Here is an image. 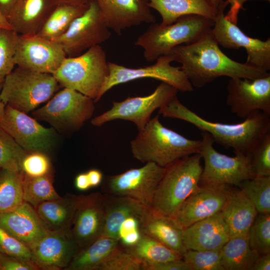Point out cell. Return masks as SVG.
Wrapping results in <instances>:
<instances>
[{
	"instance_id": "cell-39",
	"label": "cell",
	"mask_w": 270,
	"mask_h": 270,
	"mask_svg": "<svg viewBox=\"0 0 270 270\" xmlns=\"http://www.w3.org/2000/svg\"><path fill=\"white\" fill-rule=\"evenodd\" d=\"M250 246L259 255L270 253V214L258 213L248 232Z\"/></svg>"
},
{
	"instance_id": "cell-51",
	"label": "cell",
	"mask_w": 270,
	"mask_h": 270,
	"mask_svg": "<svg viewBox=\"0 0 270 270\" xmlns=\"http://www.w3.org/2000/svg\"><path fill=\"white\" fill-rule=\"evenodd\" d=\"M0 28L12 29L6 19L0 12Z\"/></svg>"
},
{
	"instance_id": "cell-10",
	"label": "cell",
	"mask_w": 270,
	"mask_h": 270,
	"mask_svg": "<svg viewBox=\"0 0 270 270\" xmlns=\"http://www.w3.org/2000/svg\"><path fill=\"white\" fill-rule=\"evenodd\" d=\"M172 62V57L170 55H167L158 58L152 65L138 68H130L108 62L109 74L96 102H98L106 92L116 86L144 78L159 80L174 87L178 91H193L194 87L180 66H172L171 63Z\"/></svg>"
},
{
	"instance_id": "cell-17",
	"label": "cell",
	"mask_w": 270,
	"mask_h": 270,
	"mask_svg": "<svg viewBox=\"0 0 270 270\" xmlns=\"http://www.w3.org/2000/svg\"><path fill=\"white\" fill-rule=\"evenodd\" d=\"M57 42L35 35L18 36L14 56L18 67L52 74L66 58Z\"/></svg>"
},
{
	"instance_id": "cell-46",
	"label": "cell",
	"mask_w": 270,
	"mask_h": 270,
	"mask_svg": "<svg viewBox=\"0 0 270 270\" xmlns=\"http://www.w3.org/2000/svg\"><path fill=\"white\" fill-rule=\"evenodd\" d=\"M270 253L259 255L251 270H270Z\"/></svg>"
},
{
	"instance_id": "cell-2",
	"label": "cell",
	"mask_w": 270,
	"mask_h": 270,
	"mask_svg": "<svg viewBox=\"0 0 270 270\" xmlns=\"http://www.w3.org/2000/svg\"><path fill=\"white\" fill-rule=\"evenodd\" d=\"M158 114L186 122L208 133L214 142L226 148L232 149L234 154H250L256 145L270 132V115L256 111L241 122L229 124L213 122L202 118L174 98L159 108Z\"/></svg>"
},
{
	"instance_id": "cell-5",
	"label": "cell",
	"mask_w": 270,
	"mask_h": 270,
	"mask_svg": "<svg viewBox=\"0 0 270 270\" xmlns=\"http://www.w3.org/2000/svg\"><path fill=\"white\" fill-rule=\"evenodd\" d=\"M202 156L196 154L180 158L165 168L155 192L152 208L172 217L198 187L202 171Z\"/></svg>"
},
{
	"instance_id": "cell-6",
	"label": "cell",
	"mask_w": 270,
	"mask_h": 270,
	"mask_svg": "<svg viewBox=\"0 0 270 270\" xmlns=\"http://www.w3.org/2000/svg\"><path fill=\"white\" fill-rule=\"evenodd\" d=\"M108 74L106 52L98 45L79 56L66 57L52 75L60 86L76 90L95 102Z\"/></svg>"
},
{
	"instance_id": "cell-16",
	"label": "cell",
	"mask_w": 270,
	"mask_h": 270,
	"mask_svg": "<svg viewBox=\"0 0 270 270\" xmlns=\"http://www.w3.org/2000/svg\"><path fill=\"white\" fill-rule=\"evenodd\" d=\"M226 104L232 113L244 119L256 111L270 115V74L253 80L230 78Z\"/></svg>"
},
{
	"instance_id": "cell-4",
	"label": "cell",
	"mask_w": 270,
	"mask_h": 270,
	"mask_svg": "<svg viewBox=\"0 0 270 270\" xmlns=\"http://www.w3.org/2000/svg\"><path fill=\"white\" fill-rule=\"evenodd\" d=\"M214 24V20L195 14L181 17L168 25L156 22L137 38L134 44L144 50L146 60L154 62L169 55L177 46L196 40Z\"/></svg>"
},
{
	"instance_id": "cell-15",
	"label": "cell",
	"mask_w": 270,
	"mask_h": 270,
	"mask_svg": "<svg viewBox=\"0 0 270 270\" xmlns=\"http://www.w3.org/2000/svg\"><path fill=\"white\" fill-rule=\"evenodd\" d=\"M165 168L153 162L131 168L108 179V188L112 194L134 198L146 206L151 207L157 187Z\"/></svg>"
},
{
	"instance_id": "cell-7",
	"label": "cell",
	"mask_w": 270,
	"mask_h": 270,
	"mask_svg": "<svg viewBox=\"0 0 270 270\" xmlns=\"http://www.w3.org/2000/svg\"><path fill=\"white\" fill-rule=\"evenodd\" d=\"M60 86L52 74L18 66L6 77L0 99L6 106L28 114L50 100Z\"/></svg>"
},
{
	"instance_id": "cell-22",
	"label": "cell",
	"mask_w": 270,
	"mask_h": 270,
	"mask_svg": "<svg viewBox=\"0 0 270 270\" xmlns=\"http://www.w3.org/2000/svg\"><path fill=\"white\" fill-rule=\"evenodd\" d=\"M230 238L228 228L220 212L184 229L186 250H220Z\"/></svg>"
},
{
	"instance_id": "cell-52",
	"label": "cell",
	"mask_w": 270,
	"mask_h": 270,
	"mask_svg": "<svg viewBox=\"0 0 270 270\" xmlns=\"http://www.w3.org/2000/svg\"><path fill=\"white\" fill-rule=\"evenodd\" d=\"M2 84H0V90L2 86ZM5 108L6 105L0 99V122L4 115Z\"/></svg>"
},
{
	"instance_id": "cell-11",
	"label": "cell",
	"mask_w": 270,
	"mask_h": 270,
	"mask_svg": "<svg viewBox=\"0 0 270 270\" xmlns=\"http://www.w3.org/2000/svg\"><path fill=\"white\" fill-rule=\"evenodd\" d=\"M178 92L174 87L162 82L148 96L130 97L122 102H114L110 110L94 118L91 123L100 126L110 121L122 120L132 122L138 130H141L150 121L153 112L168 103L177 96Z\"/></svg>"
},
{
	"instance_id": "cell-21",
	"label": "cell",
	"mask_w": 270,
	"mask_h": 270,
	"mask_svg": "<svg viewBox=\"0 0 270 270\" xmlns=\"http://www.w3.org/2000/svg\"><path fill=\"white\" fill-rule=\"evenodd\" d=\"M110 29L120 35L126 28L156 19L148 0H96Z\"/></svg>"
},
{
	"instance_id": "cell-30",
	"label": "cell",
	"mask_w": 270,
	"mask_h": 270,
	"mask_svg": "<svg viewBox=\"0 0 270 270\" xmlns=\"http://www.w3.org/2000/svg\"><path fill=\"white\" fill-rule=\"evenodd\" d=\"M224 270H251L259 254L250 246L248 234L232 236L220 249Z\"/></svg>"
},
{
	"instance_id": "cell-23",
	"label": "cell",
	"mask_w": 270,
	"mask_h": 270,
	"mask_svg": "<svg viewBox=\"0 0 270 270\" xmlns=\"http://www.w3.org/2000/svg\"><path fill=\"white\" fill-rule=\"evenodd\" d=\"M0 226L29 248L48 230L35 208L25 202L12 211L0 214Z\"/></svg>"
},
{
	"instance_id": "cell-33",
	"label": "cell",
	"mask_w": 270,
	"mask_h": 270,
	"mask_svg": "<svg viewBox=\"0 0 270 270\" xmlns=\"http://www.w3.org/2000/svg\"><path fill=\"white\" fill-rule=\"evenodd\" d=\"M23 173L1 169L0 171V214L12 211L23 199Z\"/></svg>"
},
{
	"instance_id": "cell-44",
	"label": "cell",
	"mask_w": 270,
	"mask_h": 270,
	"mask_svg": "<svg viewBox=\"0 0 270 270\" xmlns=\"http://www.w3.org/2000/svg\"><path fill=\"white\" fill-rule=\"evenodd\" d=\"M21 172L30 177L45 176L52 172L50 160L44 152L27 153L22 162Z\"/></svg>"
},
{
	"instance_id": "cell-9",
	"label": "cell",
	"mask_w": 270,
	"mask_h": 270,
	"mask_svg": "<svg viewBox=\"0 0 270 270\" xmlns=\"http://www.w3.org/2000/svg\"><path fill=\"white\" fill-rule=\"evenodd\" d=\"M94 102L93 99L76 90L64 88L32 114L36 120L48 122L54 130L76 131L92 116Z\"/></svg>"
},
{
	"instance_id": "cell-3",
	"label": "cell",
	"mask_w": 270,
	"mask_h": 270,
	"mask_svg": "<svg viewBox=\"0 0 270 270\" xmlns=\"http://www.w3.org/2000/svg\"><path fill=\"white\" fill-rule=\"evenodd\" d=\"M158 114L130 142L134 157L143 163L153 162L166 168L175 161L200 154L201 140H191L163 126Z\"/></svg>"
},
{
	"instance_id": "cell-47",
	"label": "cell",
	"mask_w": 270,
	"mask_h": 270,
	"mask_svg": "<svg viewBox=\"0 0 270 270\" xmlns=\"http://www.w3.org/2000/svg\"><path fill=\"white\" fill-rule=\"evenodd\" d=\"M76 188L79 190L85 191L91 188L86 172L78 174L74 180Z\"/></svg>"
},
{
	"instance_id": "cell-53",
	"label": "cell",
	"mask_w": 270,
	"mask_h": 270,
	"mask_svg": "<svg viewBox=\"0 0 270 270\" xmlns=\"http://www.w3.org/2000/svg\"><path fill=\"white\" fill-rule=\"evenodd\" d=\"M216 6L218 7L220 4L224 0H212Z\"/></svg>"
},
{
	"instance_id": "cell-8",
	"label": "cell",
	"mask_w": 270,
	"mask_h": 270,
	"mask_svg": "<svg viewBox=\"0 0 270 270\" xmlns=\"http://www.w3.org/2000/svg\"><path fill=\"white\" fill-rule=\"evenodd\" d=\"M202 136L200 154L204 160V168L200 184L202 186L238 185L256 175L251 164L250 154H236L230 156L216 151L212 136L205 132Z\"/></svg>"
},
{
	"instance_id": "cell-20",
	"label": "cell",
	"mask_w": 270,
	"mask_h": 270,
	"mask_svg": "<svg viewBox=\"0 0 270 270\" xmlns=\"http://www.w3.org/2000/svg\"><path fill=\"white\" fill-rule=\"evenodd\" d=\"M30 248L35 264L44 270H65L80 250L70 231L48 230Z\"/></svg>"
},
{
	"instance_id": "cell-34",
	"label": "cell",
	"mask_w": 270,
	"mask_h": 270,
	"mask_svg": "<svg viewBox=\"0 0 270 270\" xmlns=\"http://www.w3.org/2000/svg\"><path fill=\"white\" fill-rule=\"evenodd\" d=\"M126 248L142 264L182 259L181 256L154 238L144 234L136 245Z\"/></svg>"
},
{
	"instance_id": "cell-12",
	"label": "cell",
	"mask_w": 270,
	"mask_h": 270,
	"mask_svg": "<svg viewBox=\"0 0 270 270\" xmlns=\"http://www.w3.org/2000/svg\"><path fill=\"white\" fill-rule=\"evenodd\" d=\"M110 30L96 0H89L84 12L64 34L52 40L62 46L67 57H74L107 41L112 35Z\"/></svg>"
},
{
	"instance_id": "cell-19",
	"label": "cell",
	"mask_w": 270,
	"mask_h": 270,
	"mask_svg": "<svg viewBox=\"0 0 270 270\" xmlns=\"http://www.w3.org/2000/svg\"><path fill=\"white\" fill-rule=\"evenodd\" d=\"M106 198L98 192L80 195L70 231L80 249L102 236Z\"/></svg>"
},
{
	"instance_id": "cell-48",
	"label": "cell",
	"mask_w": 270,
	"mask_h": 270,
	"mask_svg": "<svg viewBox=\"0 0 270 270\" xmlns=\"http://www.w3.org/2000/svg\"><path fill=\"white\" fill-rule=\"evenodd\" d=\"M86 174L91 188L96 187L100 184L103 178L101 171L97 169H91L86 172Z\"/></svg>"
},
{
	"instance_id": "cell-54",
	"label": "cell",
	"mask_w": 270,
	"mask_h": 270,
	"mask_svg": "<svg viewBox=\"0 0 270 270\" xmlns=\"http://www.w3.org/2000/svg\"><path fill=\"white\" fill-rule=\"evenodd\" d=\"M268 0V1H270V0Z\"/></svg>"
},
{
	"instance_id": "cell-37",
	"label": "cell",
	"mask_w": 270,
	"mask_h": 270,
	"mask_svg": "<svg viewBox=\"0 0 270 270\" xmlns=\"http://www.w3.org/2000/svg\"><path fill=\"white\" fill-rule=\"evenodd\" d=\"M27 152L0 126V168L21 172Z\"/></svg>"
},
{
	"instance_id": "cell-36",
	"label": "cell",
	"mask_w": 270,
	"mask_h": 270,
	"mask_svg": "<svg viewBox=\"0 0 270 270\" xmlns=\"http://www.w3.org/2000/svg\"><path fill=\"white\" fill-rule=\"evenodd\" d=\"M259 214H270V176H255L238 186Z\"/></svg>"
},
{
	"instance_id": "cell-35",
	"label": "cell",
	"mask_w": 270,
	"mask_h": 270,
	"mask_svg": "<svg viewBox=\"0 0 270 270\" xmlns=\"http://www.w3.org/2000/svg\"><path fill=\"white\" fill-rule=\"evenodd\" d=\"M53 182L52 172L38 177L28 176L23 173L24 201L35 208L44 202L60 198L53 186Z\"/></svg>"
},
{
	"instance_id": "cell-31",
	"label": "cell",
	"mask_w": 270,
	"mask_h": 270,
	"mask_svg": "<svg viewBox=\"0 0 270 270\" xmlns=\"http://www.w3.org/2000/svg\"><path fill=\"white\" fill-rule=\"evenodd\" d=\"M118 244V240L102 236L80 249L65 270H98Z\"/></svg>"
},
{
	"instance_id": "cell-40",
	"label": "cell",
	"mask_w": 270,
	"mask_h": 270,
	"mask_svg": "<svg viewBox=\"0 0 270 270\" xmlns=\"http://www.w3.org/2000/svg\"><path fill=\"white\" fill-rule=\"evenodd\" d=\"M182 260L190 266L191 270H224L221 264L220 249L187 250Z\"/></svg>"
},
{
	"instance_id": "cell-1",
	"label": "cell",
	"mask_w": 270,
	"mask_h": 270,
	"mask_svg": "<svg viewBox=\"0 0 270 270\" xmlns=\"http://www.w3.org/2000/svg\"><path fill=\"white\" fill-rule=\"evenodd\" d=\"M211 29L193 42L175 47L169 54L180 64L193 87L202 88L221 76L253 80L270 74L226 55Z\"/></svg>"
},
{
	"instance_id": "cell-29",
	"label": "cell",
	"mask_w": 270,
	"mask_h": 270,
	"mask_svg": "<svg viewBox=\"0 0 270 270\" xmlns=\"http://www.w3.org/2000/svg\"><path fill=\"white\" fill-rule=\"evenodd\" d=\"M147 207L128 196H118L106 198L104 224L102 236L118 240V233L123 222L130 216H142Z\"/></svg>"
},
{
	"instance_id": "cell-13",
	"label": "cell",
	"mask_w": 270,
	"mask_h": 270,
	"mask_svg": "<svg viewBox=\"0 0 270 270\" xmlns=\"http://www.w3.org/2000/svg\"><path fill=\"white\" fill-rule=\"evenodd\" d=\"M229 3L222 1L214 19L211 32L219 45L226 48H244L247 54L245 63L254 68L268 72L270 70V38L262 40L246 34L224 14Z\"/></svg>"
},
{
	"instance_id": "cell-27",
	"label": "cell",
	"mask_w": 270,
	"mask_h": 270,
	"mask_svg": "<svg viewBox=\"0 0 270 270\" xmlns=\"http://www.w3.org/2000/svg\"><path fill=\"white\" fill-rule=\"evenodd\" d=\"M149 6L162 18L161 24H172L181 17L198 15L214 20L218 7L212 0H148Z\"/></svg>"
},
{
	"instance_id": "cell-50",
	"label": "cell",
	"mask_w": 270,
	"mask_h": 270,
	"mask_svg": "<svg viewBox=\"0 0 270 270\" xmlns=\"http://www.w3.org/2000/svg\"><path fill=\"white\" fill-rule=\"evenodd\" d=\"M58 4H68L75 5H83L87 4L89 0H56Z\"/></svg>"
},
{
	"instance_id": "cell-42",
	"label": "cell",
	"mask_w": 270,
	"mask_h": 270,
	"mask_svg": "<svg viewBox=\"0 0 270 270\" xmlns=\"http://www.w3.org/2000/svg\"><path fill=\"white\" fill-rule=\"evenodd\" d=\"M0 252L18 260L31 262L36 266L30 248L10 234L0 226Z\"/></svg>"
},
{
	"instance_id": "cell-38",
	"label": "cell",
	"mask_w": 270,
	"mask_h": 270,
	"mask_svg": "<svg viewBox=\"0 0 270 270\" xmlns=\"http://www.w3.org/2000/svg\"><path fill=\"white\" fill-rule=\"evenodd\" d=\"M19 34L12 29L0 28V84L14 66V56Z\"/></svg>"
},
{
	"instance_id": "cell-26",
	"label": "cell",
	"mask_w": 270,
	"mask_h": 270,
	"mask_svg": "<svg viewBox=\"0 0 270 270\" xmlns=\"http://www.w3.org/2000/svg\"><path fill=\"white\" fill-rule=\"evenodd\" d=\"M220 212L228 228L230 238L248 234L258 214L253 203L240 189L231 188Z\"/></svg>"
},
{
	"instance_id": "cell-43",
	"label": "cell",
	"mask_w": 270,
	"mask_h": 270,
	"mask_svg": "<svg viewBox=\"0 0 270 270\" xmlns=\"http://www.w3.org/2000/svg\"><path fill=\"white\" fill-rule=\"evenodd\" d=\"M250 156L256 176H270V132L258 142Z\"/></svg>"
},
{
	"instance_id": "cell-18",
	"label": "cell",
	"mask_w": 270,
	"mask_h": 270,
	"mask_svg": "<svg viewBox=\"0 0 270 270\" xmlns=\"http://www.w3.org/2000/svg\"><path fill=\"white\" fill-rule=\"evenodd\" d=\"M230 187V185L202 186L182 202L172 216L183 229L221 211Z\"/></svg>"
},
{
	"instance_id": "cell-24",
	"label": "cell",
	"mask_w": 270,
	"mask_h": 270,
	"mask_svg": "<svg viewBox=\"0 0 270 270\" xmlns=\"http://www.w3.org/2000/svg\"><path fill=\"white\" fill-rule=\"evenodd\" d=\"M56 4V0H18L6 19L18 34L35 35Z\"/></svg>"
},
{
	"instance_id": "cell-55",
	"label": "cell",
	"mask_w": 270,
	"mask_h": 270,
	"mask_svg": "<svg viewBox=\"0 0 270 270\" xmlns=\"http://www.w3.org/2000/svg\"></svg>"
},
{
	"instance_id": "cell-28",
	"label": "cell",
	"mask_w": 270,
	"mask_h": 270,
	"mask_svg": "<svg viewBox=\"0 0 270 270\" xmlns=\"http://www.w3.org/2000/svg\"><path fill=\"white\" fill-rule=\"evenodd\" d=\"M80 197L68 193L63 197L44 202L34 208L47 230L70 231Z\"/></svg>"
},
{
	"instance_id": "cell-14",
	"label": "cell",
	"mask_w": 270,
	"mask_h": 270,
	"mask_svg": "<svg viewBox=\"0 0 270 270\" xmlns=\"http://www.w3.org/2000/svg\"><path fill=\"white\" fill-rule=\"evenodd\" d=\"M0 126L27 153H46L56 143V133L54 128H45L27 114L8 106H6Z\"/></svg>"
},
{
	"instance_id": "cell-25",
	"label": "cell",
	"mask_w": 270,
	"mask_h": 270,
	"mask_svg": "<svg viewBox=\"0 0 270 270\" xmlns=\"http://www.w3.org/2000/svg\"><path fill=\"white\" fill-rule=\"evenodd\" d=\"M142 234L150 236L182 257L186 251L183 240L184 229L170 216L147 207L140 222Z\"/></svg>"
},
{
	"instance_id": "cell-45",
	"label": "cell",
	"mask_w": 270,
	"mask_h": 270,
	"mask_svg": "<svg viewBox=\"0 0 270 270\" xmlns=\"http://www.w3.org/2000/svg\"><path fill=\"white\" fill-rule=\"evenodd\" d=\"M142 270H191L182 259L165 262L142 264Z\"/></svg>"
},
{
	"instance_id": "cell-49",
	"label": "cell",
	"mask_w": 270,
	"mask_h": 270,
	"mask_svg": "<svg viewBox=\"0 0 270 270\" xmlns=\"http://www.w3.org/2000/svg\"><path fill=\"white\" fill-rule=\"evenodd\" d=\"M18 0H0V12L6 18Z\"/></svg>"
},
{
	"instance_id": "cell-41",
	"label": "cell",
	"mask_w": 270,
	"mask_h": 270,
	"mask_svg": "<svg viewBox=\"0 0 270 270\" xmlns=\"http://www.w3.org/2000/svg\"><path fill=\"white\" fill-rule=\"evenodd\" d=\"M142 266L140 260L119 244L102 264L98 270H142Z\"/></svg>"
},
{
	"instance_id": "cell-32",
	"label": "cell",
	"mask_w": 270,
	"mask_h": 270,
	"mask_svg": "<svg viewBox=\"0 0 270 270\" xmlns=\"http://www.w3.org/2000/svg\"><path fill=\"white\" fill-rule=\"evenodd\" d=\"M88 2L83 5L57 4L36 35L50 40L61 36L67 31L74 20L84 12Z\"/></svg>"
}]
</instances>
